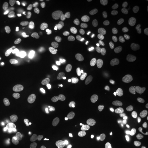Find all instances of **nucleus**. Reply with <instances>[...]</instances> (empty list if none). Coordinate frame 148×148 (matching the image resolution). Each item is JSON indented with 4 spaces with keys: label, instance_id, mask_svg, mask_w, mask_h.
<instances>
[{
    "label": "nucleus",
    "instance_id": "obj_12",
    "mask_svg": "<svg viewBox=\"0 0 148 148\" xmlns=\"http://www.w3.org/2000/svg\"><path fill=\"white\" fill-rule=\"evenodd\" d=\"M16 5H11L8 6L5 11V16L8 20L13 19L16 16Z\"/></svg>",
    "mask_w": 148,
    "mask_h": 148
},
{
    "label": "nucleus",
    "instance_id": "obj_37",
    "mask_svg": "<svg viewBox=\"0 0 148 148\" xmlns=\"http://www.w3.org/2000/svg\"><path fill=\"white\" fill-rule=\"evenodd\" d=\"M17 24H18V21H12L11 23L9 24V25L8 26V29H12L14 27H15L17 25Z\"/></svg>",
    "mask_w": 148,
    "mask_h": 148
},
{
    "label": "nucleus",
    "instance_id": "obj_47",
    "mask_svg": "<svg viewBox=\"0 0 148 148\" xmlns=\"http://www.w3.org/2000/svg\"><path fill=\"white\" fill-rule=\"evenodd\" d=\"M31 95L30 93H26L25 94H24V95H23V97H24V96H25V95Z\"/></svg>",
    "mask_w": 148,
    "mask_h": 148
},
{
    "label": "nucleus",
    "instance_id": "obj_2",
    "mask_svg": "<svg viewBox=\"0 0 148 148\" xmlns=\"http://www.w3.org/2000/svg\"><path fill=\"white\" fill-rule=\"evenodd\" d=\"M32 111L42 116H47L53 110L52 105L48 103H37L32 107Z\"/></svg>",
    "mask_w": 148,
    "mask_h": 148
},
{
    "label": "nucleus",
    "instance_id": "obj_31",
    "mask_svg": "<svg viewBox=\"0 0 148 148\" xmlns=\"http://www.w3.org/2000/svg\"><path fill=\"white\" fill-rule=\"evenodd\" d=\"M76 5H75V4H72L70 5H69L68 7H67L65 10V12L66 14H73L75 12V11L76 10Z\"/></svg>",
    "mask_w": 148,
    "mask_h": 148
},
{
    "label": "nucleus",
    "instance_id": "obj_28",
    "mask_svg": "<svg viewBox=\"0 0 148 148\" xmlns=\"http://www.w3.org/2000/svg\"><path fill=\"white\" fill-rule=\"evenodd\" d=\"M65 11L63 8L59 9L54 16V18L57 21H62L64 17Z\"/></svg>",
    "mask_w": 148,
    "mask_h": 148
},
{
    "label": "nucleus",
    "instance_id": "obj_45",
    "mask_svg": "<svg viewBox=\"0 0 148 148\" xmlns=\"http://www.w3.org/2000/svg\"><path fill=\"white\" fill-rule=\"evenodd\" d=\"M8 125H3V127H2V129H3V130H7L8 129Z\"/></svg>",
    "mask_w": 148,
    "mask_h": 148
},
{
    "label": "nucleus",
    "instance_id": "obj_46",
    "mask_svg": "<svg viewBox=\"0 0 148 148\" xmlns=\"http://www.w3.org/2000/svg\"><path fill=\"white\" fill-rule=\"evenodd\" d=\"M45 10H46V11L48 12H50V8L47 7V6H46V7H45Z\"/></svg>",
    "mask_w": 148,
    "mask_h": 148
},
{
    "label": "nucleus",
    "instance_id": "obj_30",
    "mask_svg": "<svg viewBox=\"0 0 148 148\" xmlns=\"http://www.w3.org/2000/svg\"><path fill=\"white\" fill-rule=\"evenodd\" d=\"M104 135L106 136V138L108 140H110L112 141H114L116 138L115 134L114 133L112 132L111 131H106L104 133Z\"/></svg>",
    "mask_w": 148,
    "mask_h": 148
},
{
    "label": "nucleus",
    "instance_id": "obj_42",
    "mask_svg": "<svg viewBox=\"0 0 148 148\" xmlns=\"http://www.w3.org/2000/svg\"><path fill=\"white\" fill-rule=\"evenodd\" d=\"M117 148H130L129 146L127 145L126 144H121L120 145H119Z\"/></svg>",
    "mask_w": 148,
    "mask_h": 148
},
{
    "label": "nucleus",
    "instance_id": "obj_7",
    "mask_svg": "<svg viewBox=\"0 0 148 148\" xmlns=\"http://www.w3.org/2000/svg\"><path fill=\"white\" fill-rule=\"evenodd\" d=\"M25 98L24 97L21 96L20 97L17 98L12 103L10 106V110L13 113H16L18 111L20 108H21V106L25 103Z\"/></svg>",
    "mask_w": 148,
    "mask_h": 148
},
{
    "label": "nucleus",
    "instance_id": "obj_10",
    "mask_svg": "<svg viewBox=\"0 0 148 148\" xmlns=\"http://www.w3.org/2000/svg\"><path fill=\"white\" fill-rule=\"evenodd\" d=\"M30 26L27 23H23L21 24L16 30V34L18 36H23L30 34L29 31Z\"/></svg>",
    "mask_w": 148,
    "mask_h": 148
},
{
    "label": "nucleus",
    "instance_id": "obj_50",
    "mask_svg": "<svg viewBox=\"0 0 148 148\" xmlns=\"http://www.w3.org/2000/svg\"><path fill=\"white\" fill-rule=\"evenodd\" d=\"M49 57V56H45V57Z\"/></svg>",
    "mask_w": 148,
    "mask_h": 148
},
{
    "label": "nucleus",
    "instance_id": "obj_18",
    "mask_svg": "<svg viewBox=\"0 0 148 148\" xmlns=\"http://www.w3.org/2000/svg\"><path fill=\"white\" fill-rule=\"evenodd\" d=\"M43 79L40 76L35 77L34 79H32V81L29 84V87L30 88H35L37 87L40 86L42 84Z\"/></svg>",
    "mask_w": 148,
    "mask_h": 148
},
{
    "label": "nucleus",
    "instance_id": "obj_34",
    "mask_svg": "<svg viewBox=\"0 0 148 148\" xmlns=\"http://www.w3.org/2000/svg\"><path fill=\"white\" fill-rule=\"evenodd\" d=\"M88 100V97L86 95H82L79 98L77 101L80 104H84Z\"/></svg>",
    "mask_w": 148,
    "mask_h": 148
},
{
    "label": "nucleus",
    "instance_id": "obj_51",
    "mask_svg": "<svg viewBox=\"0 0 148 148\" xmlns=\"http://www.w3.org/2000/svg\"><path fill=\"white\" fill-rule=\"evenodd\" d=\"M1 118H2V116H1V115H0V120H1Z\"/></svg>",
    "mask_w": 148,
    "mask_h": 148
},
{
    "label": "nucleus",
    "instance_id": "obj_20",
    "mask_svg": "<svg viewBox=\"0 0 148 148\" xmlns=\"http://www.w3.org/2000/svg\"><path fill=\"white\" fill-rule=\"evenodd\" d=\"M31 3L32 1L30 0H21L19 1V8L23 12H26L29 10Z\"/></svg>",
    "mask_w": 148,
    "mask_h": 148
},
{
    "label": "nucleus",
    "instance_id": "obj_11",
    "mask_svg": "<svg viewBox=\"0 0 148 148\" xmlns=\"http://www.w3.org/2000/svg\"><path fill=\"white\" fill-rule=\"evenodd\" d=\"M104 92L109 96H114L117 93L116 87L110 84H106L103 87Z\"/></svg>",
    "mask_w": 148,
    "mask_h": 148
},
{
    "label": "nucleus",
    "instance_id": "obj_48",
    "mask_svg": "<svg viewBox=\"0 0 148 148\" xmlns=\"http://www.w3.org/2000/svg\"><path fill=\"white\" fill-rule=\"evenodd\" d=\"M80 2H86V0H79Z\"/></svg>",
    "mask_w": 148,
    "mask_h": 148
},
{
    "label": "nucleus",
    "instance_id": "obj_32",
    "mask_svg": "<svg viewBox=\"0 0 148 148\" xmlns=\"http://www.w3.org/2000/svg\"><path fill=\"white\" fill-rule=\"evenodd\" d=\"M140 62L144 66L148 68V54H144L140 58Z\"/></svg>",
    "mask_w": 148,
    "mask_h": 148
},
{
    "label": "nucleus",
    "instance_id": "obj_35",
    "mask_svg": "<svg viewBox=\"0 0 148 148\" xmlns=\"http://www.w3.org/2000/svg\"><path fill=\"white\" fill-rule=\"evenodd\" d=\"M112 127L115 131H120L121 128V126L119 122H113L112 124Z\"/></svg>",
    "mask_w": 148,
    "mask_h": 148
},
{
    "label": "nucleus",
    "instance_id": "obj_49",
    "mask_svg": "<svg viewBox=\"0 0 148 148\" xmlns=\"http://www.w3.org/2000/svg\"><path fill=\"white\" fill-rule=\"evenodd\" d=\"M112 102H113V103H114V101H115V100H114V99H112Z\"/></svg>",
    "mask_w": 148,
    "mask_h": 148
},
{
    "label": "nucleus",
    "instance_id": "obj_21",
    "mask_svg": "<svg viewBox=\"0 0 148 148\" xmlns=\"http://www.w3.org/2000/svg\"><path fill=\"white\" fill-rule=\"evenodd\" d=\"M130 31L131 32L132 36H135V37L139 36L140 35V32H141L140 26L138 24H134L130 29Z\"/></svg>",
    "mask_w": 148,
    "mask_h": 148
},
{
    "label": "nucleus",
    "instance_id": "obj_52",
    "mask_svg": "<svg viewBox=\"0 0 148 148\" xmlns=\"http://www.w3.org/2000/svg\"><path fill=\"white\" fill-rule=\"evenodd\" d=\"M147 45H148V42H147Z\"/></svg>",
    "mask_w": 148,
    "mask_h": 148
},
{
    "label": "nucleus",
    "instance_id": "obj_41",
    "mask_svg": "<svg viewBox=\"0 0 148 148\" xmlns=\"http://www.w3.org/2000/svg\"><path fill=\"white\" fill-rule=\"evenodd\" d=\"M35 31L37 33H42L43 32V29L42 27L40 28H35Z\"/></svg>",
    "mask_w": 148,
    "mask_h": 148
},
{
    "label": "nucleus",
    "instance_id": "obj_29",
    "mask_svg": "<svg viewBox=\"0 0 148 148\" xmlns=\"http://www.w3.org/2000/svg\"><path fill=\"white\" fill-rule=\"evenodd\" d=\"M81 11L85 16L90 15V6L89 5H85L81 7Z\"/></svg>",
    "mask_w": 148,
    "mask_h": 148
},
{
    "label": "nucleus",
    "instance_id": "obj_24",
    "mask_svg": "<svg viewBox=\"0 0 148 148\" xmlns=\"http://www.w3.org/2000/svg\"><path fill=\"white\" fill-rule=\"evenodd\" d=\"M63 29V27L61 24L60 23L56 24L55 26L54 31L53 32V36L56 37H59L62 34Z\"/></svg>",
    "mask_w": 148,
    "mask_h": 148
},
{
    "label": "nucleus",
    "instance_id": "obj_16",
    "mask_svg": "<svg viewBox=\"0 0 148 148\" xmlns=\"http://www.w3.org/2000/svg\"><path fill=\"white\" fill-rule=\"evenodd\" d=\"M110 79L115 84L120 85L123 81V76L119 73L114 72L110 75Z\"/></svg>",
    "mask_w": 148,
    "mask_h": 148
},
{
    "label": "nucleus",
    "instance_id": "obj_8",
    "mask_svg": "<svg viewBox=\"0 0 148 148\" xmlns=\"http://www.w3.org/2000/svg\"><path fill=\"white\" fill-rule=\"evenodd\" d=\"M62 72L64 74L70 75L72 77H77L79 75V73L77 71L75 66L73 65H66L62 70Z\"/></svg>",
    "mask_w": 148,
    "mask_h": 148
},
{
    "label": "nucleus",
    "instance_id": "obj_4",
    "mask_svg": "<svg viewBox=\"0 0 148 148\" xmlns=\"http://www.w3.org/2000/svg\"><path fill=\"white\" fill-rule=\"evenodd\" d=\"M128 48L127 45L124 42L120 43L116 49H114V56L117 59L123 58L127 53Z\"/></svg>",
    "mask_w": 148,
    "mask_h": 148
},
{
    "label": "nucleus",
    "instance_id": "obj_5",
    "mask_svg": "<svg viewBox=\"0 0 148 148\" xmlns=\"http://www.w3.org/2000/svg\"><path fill=\"white\" fill-rule=\"evenodd\" d=\"M98 101L101 106L106 109H110L114 106V103L112 101V99L106 95H99L98 96Z\"/></svg>",
    "mask_w": 148,
    "mask_h": 148
},
{
    "label": "nucleus",
    "instance_id": "obj_22",
    "mask_svg": "<svg viewBox=\"0 0 148 148\" xmlns=\"http://www.w3.org/2000/svg\"><path fill=\"white\" fill-rule=\"evenodd\" d=\"M68 21L69 25L71 27H77L79 25V20L76 16L73 15L70 16L68 19Z\"/></svg>",
    "mask_w": 148,
    "mask_h": 148
},
{
    "label": "nucleus",
    "instance_id": "obj_27",
    "mask_svg": "<svg viewBox=\"0 0 148 148\" xmlns=\"http://www.w3.org/2000/svg\"><path fill=\"white\" fill-rule=\"evenodd\" d=\"M43 69L45 71V73L46 74L48 75H55V74H58V71H55V70H53L52 68V66L50 65H46Z\"/></svg>",
    "mask_w": 148,
    "mask_h": 148
},
{
    "label": "nucleus",
    "instance_id": "obj_17",
    "mask_svg": "<svg viewBox=\"0 0 148 148\" xmlns=\"http://www.w3.org/2000/svg\"><path fill=\"white\" fill-rule=\"evenodd\" d=\"M58 47L56 43H45L41 46V49L45 52H52Z\"/></svg>",
    "mask_w": 148,
    "mask_h": 148
},
{
    "label": "nucleus",
    "instance_id": "obj_6",
    "mask_svg": "<svg viewBox=\"0 0 148 148\" xmlns=\"http://www.w3.org/2000/svg\"><path fill=\"white\" fill-rule=\"evenodd\" d=\"M144 132L140 128L135 129L132 133L131 140L133 143L138 144L141 143L144 138Z\"/></svg>",
    "mask_w": 148,
    "mask_h": 148
},
{
    "label": "nucleus",
    "instance_id": "obj_14",
    "mask_svg": "<svg viewBox=\"0 0 148 148\" xmlns=\"http://www.w3.org/2000/svg\"><path fill=\"white\" fill-rule=\"evenodd\" d=\"M19 124L21 127L25 128H31L35 126V121L29 118H23L20 120Z\"/></svg>",
    "mask_w": 148,
    "mask_h": 148
},
{
    "label": "nucleus",
    "instance_id": "obj_26",
    "mask_svg": "<svg viewBox=\"0 0 148 148\" xmlns=\"http://www.w3.org/2000/svg\"><path fill=\"white\" fill-rule=\"evenodd\" d=\"M139 68V66L136 63H130L128 64L126 67V69L127 71L130 72H134L136 71Z\"/></svg>",
    "mask_w": 148,
    "mask_h": 148
},
{
    "label": "nucleus",
    "instance_id": "obj_43",
    "mask_svg": "<svg viewBox=\"0 0 148 148\" xmlns=\"http://www.w3.org/2000/svg\"><path fill=\"white\" fill-rule=\"evenodd\" d=\"M98 61H99V60L97 58H95L92 59V63L95 65L97 64L98 63Z\"/></svg>",
    "mask_w": 148,
    "mask_h": 148
},
{
    "label": "nucleus",
    "instance_id": "obj_15",
    "mask_svg": "<svg viewBox=\"0 0 148 148\" xmlns=\"http://www.w3.org/2000/svg\"><path fill=\"white\" fill-rule=\"evenodd\" d=\"M10 59L13 65L15 67H18L21 64V60L20 55L16 52H12L10 54Z\"/></svg>",
    "mask_w": 148,
    "mask_h": 148
},
{
    "label": "nucleus",
    "instance_id": "obj_39",
    "mask_svg": "<svg viewBox=\"0 0 148 148\" xmlns=\"http://www.w3.org/2000/svg\"><path fill=\"white\" fill-rule=\"evenodd\" d=\"M33 5L35 6V7L36 8V10H38V11L40 10V5L37 3V2H34Z\"/></svg>",
    "mask_w": 148,
    "mask_h": 148
},
{
    "label": "nucleus",
    "instance_id": "obj_13",
    "mask_svg": "<svg viewBox=\"0 0 148 148\" xmlns=\"http://www.w3.org/2000/svg\"><path fill=\"white\" fill-rule=\"evenodd\" d=\"M69 53V49L68 46L65 43H60L58 48V54L59 56L61 57H66L68 56Z\"/></svg>",
    "mask_w": 148,
    "mask_h": 148
},
{
    "label": "nucleus",
    "instance_id": "obj_3",
    "mask_svg": "<svg viewBox=\"0 0 148 148\" xmlns=\"http://www.w3.org/2000/svg\"><path fill=\"white\" fill-rule=\"evenodd\" d=\"M96 53L95 48L88 45L83 48L81 51L80 57L83 60H88L90 58L94 56Z\"/></svg>",
    "mask_w": 148,
    "mask_h": 148
},
{
    "label": "nucleus",
    "instance_id": "obj_33",
    "mask_svg": "<svg viewBox=\"0 0 148 148\" xmlns=\"http://www.w3.org/2000/svg\"><path fill=\"white\" fill-rule=\"evenodd\" d=\"M131 120L129 119H123V118H120V120H119V124L121 125V126H125L127 125H129L130 123H131Z\"/></svg>",
    "mask_w": 148,
    "mask_h": 148
},
{
    "label": "nucleus",
    "instance_id": "obj_38",
    "mask_svg": "<svg viewBox=\"0 0 148 148\" xmlns=\"http://www.w3.org/2000/svg\"><path fill=\"white\" fill-rule=\"evenodd\" d=\"M37 61V54L35 53L32 55V63H36Z\"/></svg>",
    "mask_w": 148,
    "mask_h": 148
},
{
    "label": "nucleus",
    "instance_id": "obj_23",
    "mask_svg": "<svg viewBox=\"0 0 148 148\" xmlns=\"http://www.w3.org/2000/svg\"><path fill=\"white\" fill-rule=\"evenodd\" d=\"M120 36L123 41H128L132 37V35L130 31V29H125L122 32Z\"/></svg>",
    "mask_w": 148,
    "mask_h": 148
},
{
    "label": "nucleus",
    "instance_id": "obj_19",
    "mask_svg": "<svg viewBox=\"0 0 148 148\" xmlns=\"http://www.w3.org/2000/svg\"><path fill=\"white\" fill-rule=\"evenodd\" d=\"M136 79L138 82H148V74L145 71H140L136 74Z\"/></svg>",
    "mask_w": 148,
    "mask_h": 148
},
{
    "label": "nucleus",
    "instance_id": "obj_9",
    "mask_svg": "<svg viewBox=\"0 0 148 148\" xmlns=\"http://www.w3.org/2000/svg\"><path fill=\"white\" fill-rule=\"evenodd\" d=\"M69 108V103L67 101H62L58 106L57 114L59 116L64 117L67 113Z\"/></svg>",
    "mask_w": 148,
    "mask_h": 148
},
{
    "label": "nucleus",
    "instance_id": "obj_40",
    "mask_svg": "<svg viewBox=\"0 0 148 148\" xmlns=\"http://www.w3.org/2000/svg\"><path fill=\"white\" fill-rule=\"evenodd\" d=\"M108 58H109V59H110V60H114V58H115L114 54L113 53H112V52L110 53L109 55V57H108Z\"/></svg>",
    "mask_w": 148,
    "mask_h": 148
},
{
    "label": "nucleus",
    "instance_id": "obj_25",
    "mask_svg": "<svg viewBox=\"0 0 148 148\" xmlns=\"http://www.w3.org/2000/svg\"><path fill=\"white\" fill-rule=\"evenodd\" d=\"M38 103L37 99L35 97H30L25 101L24 106L25 107H32Z\"/></svg>",
    "mask_w": 148,
    "mask_h": 148
},
{
    "label": "nucleus",
    "instance_id": "obj_1",
    "mask_svg": "<svg viewBox=\"0 0 148 148\" xmlns=\"http://www.w3.org/2000/svg\"><path fill=\"white\" fill-rule=\"evenodd\" d=\"M126 29L125 24L121 21H114L106 24L104 32L106 36L110 40H115L120 37L122 32Z\"/></svg>",
    "mask_w": 148,
    "mask_h": 148
},
{
    "label": "nucleus",
    "instance_id": "obj_36",
    "mask_svg": "<svg viewBox=\"0 0 148 148\" xmlns=\"http://www.w3.org/2000/svg\"><path fill=\"white\" fill-rule=\"evenodd\" d=\"M103 66V62L101 60H99L98 63L94 66V68L95 69H99Z\"/></svg>",
    "mask_w": 148,
    "mask_h": 148
},
{
    "label": "nucleus",
    "instance_id": "obj_44",
    "mask_svg": "<svg viewBox=\"0 0 148 148\" xmlns=\"http://www.w3.org/2000/svg\"><path fill=\"white\" fill-rule=\"evenodd\" d=\"M51 25V24H50V23H47V24L46 25V27H47L49 30H52L51 28L50 27V25Z\"/></svg>",
    "mask_w": 148,
    "mask_h": 148
}]
</instances>
